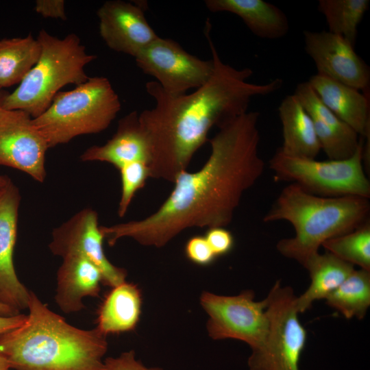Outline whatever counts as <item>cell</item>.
Masks as SVG:
<instances>
[{
    "instance_id": "1",
    "label": "cell",
    "mask_w": 370,
    "mask_h": 370,
    "mask_svg": "<svg viewBox=\"0 0 370 370\" xmlns=\"http://www.w3.org/2000/svg\"><path fill=\"white\" fill-rule=\"evenodd\" d=\"M259 112L247 111L219 127L208 139L210 153L203 166L180 173L169 195L151 214L100 226L108 245L130 238L159 248L188 229L230 224L243 195L264 171L259 153Z\"/></svg>"
},
{
    "instance_id": "2",
    "label": "cell",
    "mask_w": 370,
    "mask_h": 370,
    "mask_svg": "<svg viewBox=\"0 0 370 370\" xmlns=\"http://www.w3.org/2000/svg\"><path fill=\"white\" fill-rule=\"evenodd\" d=\"M206 21L204 34L214 64L210 79L190 93L173 95L154 80L145 84L155 106L138 114L151 148L149 177L173 182L186 171L196 152L208 140L210 130L247 112L252 98L269 95L280 89L283 80L251 83L250 68L236 69L224 63L210 36Z\"/></svg>"
},
{
    "instance_id": "3",
    "label": "cell",
    "mask_w": 370,
    "mask_h": 370,
    "mask_svg": "<svg viewBox=\"0 0 370 370\" xmlns=\"http://www.w3.org/2000/svg\"><path fill=\"white\" fill-rule=\"evenodd\" d=\"M29 314L0 334V354L14 370H106V335L68 323L30 291Z\"/></svg>"
},
{
    "instance_id": "4",
    "label": "cell",
    "mask_w": 370,
    "mask_h": 370,
    "mask_svg": "<svg viewBox=\"0 0 370 370\" xmlns=\"http://www.w3.org/2000/svg\"><path fill=\"white\" fill-rule=\"evenodd\" d=\"M369 199L321 197L290 184L282 190L262 220L286 221L293 225L294 236L280 240L276 248L283 256L304 267L325 241L356 230L369 220Z\"/></svg>"
},
{
    "instance_id": "5",
    "label": "cell",
    "mask_w": 370,
    "mask_h": 370,
    "mask_svg": "<svg viewBox=\"0 0 370 370\" xmlns=\"http://www.w3.org/2000/svg\"><path fill=\"white\" fill-rule=\"evenodd\" d=\"M37 39L41 47L38 62L12 92L1 96L2 108L23 110L33 119L49 107L62 87L86 82L85 66L97 58L73 33L59 38L42 29Z\"/></svg>"
},
{
    "instance_id": "6",
    "label": "cell",
    "mask_w": 370,
    "mask_h": 370,
    "mask_svg": "<svg viewBox=\"0 0 370 370\" xmlns=\"http://www.w3.org/2000/svg\"><path fill=\"white\" fill-rule=\"evenodd\" d=\"M121 108L119 95L105 77H89L69 91H60L49 107L33 119L49 147L107 129Z\"/></svg>"
},
{
    "instance_id": "7",
    "label": "cell",
    "mask_w": 370,
    "mask_h": 370,
    "mask_svg": "<svg viewBox=\"0 0 370 370\" xmlns=\"http://www.w3.org/2000/svg\"><path fill=\"white\" fill-rule=\"evenodd\" d=\"M269 164L275 180L295 184L312 195L370 197L362 140L354 154L346 159L319 161L289 156L278 149Z\"/></svg>"
},
{
    "instance_id": "8",
    "label": "cell",
    "mask_w": 370,
    "mask_h": 370,
    "mask_svg": "<svg viewBox=\"0 0 370 370\" xmlns=\"http://www.w3.org/2000/svg\"><path fill=\"white\" fill-rule=\"evenodd\" d=\"M296 295L277 281L266 299L269 330L262 344L251 350L249 370H299V362L307 341L299 321Z\"/></svg>"
},
{
    "instance_id": "9",
    "label": "cell",
    "mask_w": 370,
    "mask_h": 370,
    "mask_svg": "<svg viewBox=\"0 0 370 370\" xmlns=\"http://www.w3.org/2000/svg\"><path fill=\"white\" fill-rule=\"evenodd\" d=\"M200 304L209 317L206 328L213 340H239L248 344L251 350L264 341L269 330L266 297L256 301L251 290L234 296L204 291Z\"/></svg>"
},
{
    "instance_id": "10",
    "label": "cell",
    "mask_w": 370,
    "mask_h": 370,
    "mask_svg": "<svg viewBox=\"0 0 370 370\" xmlns=\"http://www.w3.org/2000/svg\"><path fill=\"white\" fill-rule=\"evenodd\" d=\"M137 66L153 77L167 93H187L204 85L211 77L214 64L186 50L176 41L158 36L135 58Z\"/></svg>"
},
{
    "instance_id": "11",
    "label": "cell",
    "mask_w": 370,
    "mask_h": 370,
    "mask_svg": "<svg viewBox=\"0 0 370 370\" xmlns=\"http://www.w3.org/2000/svg\"><path fill=\"white\" fill-rule=\"evenodd\" d=\"M103 241L97 212L88 208L55 228L49 246L54 255L62 258L80 256L88 259L100 270L103 284L112 288L126 282L127 271L109 261Z\"/></svg>"
},
{
    "instance_id": "12",
    "label": "cell",
    "mask_w": 370,
    "mask_h": 370,
    "mask_svg": "<svg viewBox=\"0 0 370 370\" xmlns=\"http://www.w3.org/2000/svg\"><path fill=\"white\" fill-rule=\"evenodd\" d=\"M49 148L29 114L0 108V165L20 170L42 182Z\"/></svg>"
},
{
    "instance_id": "13",
    "label": "cell",
    "mask_w": 370,
    "mask_h": 370,
    "mask_svg": "<svg viewBox=\"0 0 370 370\" xmlns=\"http://www.w3.org/2000/svg\"><path fill=\"white\" fill-rule=\"evenodd\" d=\"M304 38L306 53L314 62L317 74L369 92V66L347 40L325 30H305Z\"/></svg>"
},
{
    "instance_id": "14",
    "label": "cell",
    "mask_w": 370,
    "mask_h": 370,
    "mask_svg": "<svg viewBox=\"0 0 370 370\" xmlns=\"http://www.w3.org/2000/svg\"><path fill=\"white\" fill-rule=\"evenodd\" d=\"M145 3L107 1L97 10L99 34L112 50L135 58L158 36L145 15Z\"/></svg>"
},
{
    "instance_id": "15",
    "label": "cell",
    "mask_w": 370,
    "mask_h": 370,
    "mask_svg": "<svg viewBox=\"0 0 370 370\" xmlns=\"http://www.w3.org/2000/svg\"><path fill=\"white\" fill-rule=\"evenodd\" d=\"M21 197L10 180L0 191V303L16 312L28 308L30 291L18 280L13 254Z\"/></svg>"
},
{
    "instance_id": "16",
    "label": "cell",
    "mask_w": 370,
    "mask_h": 370,
    "mask_svg": "<svg viewBox=\"0 0 370 370\" xmlns=\"http://www.w3.org/2000/svg\"><path fill=\"white\" fill-rule=\"evenodd\" d=\"M294 95L310 116L321 149L329 160L353 156L360 144L359 135L322 102L309 82L298 84Z\"/></svg>"
},
{
    "instance_id": "17",
    "label": "cell",
    "mask_w": 370,
    "mask_h": 370,
    "mask_svg": "<svg viewBox=\"0 0 370 370\" xmlns=\"http://www.w3.org/2000/svg\"><path fill=\"white\" fill-rule=\"evenodd\" d=\"M137 111L121 118L114 136L102 145L88 147L81 155L82 161H99L111 164L117 169L134 162L149 164L151 148L143 130Z\"/></svg>"
},
{
    "instance_id": "18",
    "label": "cell",
    "mask_w": 370,
    "mask_h": 370,
    "mask_svg": "<svg viewBox=\"0 0 370 370\" xmlns=\"http://www.w3.org/2000/svg\"><path fill=\"white\" fill-rule=\"evenodd\" d=\"M322 102L359 136L370 134L369 95L316 73L308 81Z\"/></svg>"
},
{
    "instance_id": "19",
    "label": "cell",
    "mask_w": 370,
    "mask_h": 370,
    "mask_svg": "<svg viewBox=\"0 0 370 370\" xmlns=\"http://www.w3.org/2000/svg\"><path fill=\"white\" fill-rule=\"evenodd\" d=\"M55 301L66 314L85 308L83 299L98 297L103 284L100 270L90 260L80 256L63 258L56 278Z\"/></svg>"
},
{
    "instance_id": "20",
    "label": "cell",
    "mask_w": 370,
    "mask_h": 370,
    "mask_svg": "<svg viewBox=\"0 0 370 370\" xmlns=\"http://www.w3.org/2000/svg\"><path fill=\"white\" fill-rule=\"evenodd\" d=\"M210 12H227L240 17L257 37L279 39L286 35L289 23L285 13L263 0H206Z\"/></svg>"
},
{
    "instance_id": "21",
    "label": "cell",
    "mask_w": 370,
    "mask_h": 370,
    "mask_svg": "<svg viewBox=\"0 0 370 370\" xmlns=\"http://www.w3.org/2000/svg\"><path fill=\"white\" fill-rule=\"evenodd\" d=\"M282 126L284 154L301 158L316 159L321 150L313 121L296 95H287L278 107Z\"/></svg>"
},
{
    "instance_id": "22",
    "label": "cell",
    "mask_w": 370,
    "mask_h": 370,
    "mask_svg": "<svg viewBox=\"0 0 370 370\" xmlns=\"http://www.w3.org/2000/svg\"><path fill=\"white\" fill-rule=\"evenodd\" d=\"M142 307V295L138 286L125 282L112 288L98 310L97 328L104 335L134 330Z\"/></svg>"
},
{
    "instance_id": "23",
    "label": "cell",
    "mask_w": 370,
    "mask_h": 370,
    "mask_svg": "<svg viewBox=\"0 0 370 370\" xmlns=\"http://www.w3.org/2000/svg\"><path fill=\"white\" fill-rule=\"evenodd\" d=\"M304 267L309 272L310 284L306 291L296 297V308L302 313L312 304L325 299L355 270L354 266L326 251L318 253Z\"/></svg>"
},
{
    "instance_id": "24",
    "label": "cell",
    "mask_w": 370,
    "mask_h": 370,
    "mask_svg": "<svg viewBox=\"0 0 370 370\" xmlns=\"http://www.w3.org/2000/svg\"><path fill=\"white\" fill-rule=\"evenodd\" d=\"M41 47L32 34L0 40V88L20 84L38 62Z\"/></svg>"
},
{
    "instance_id": "25",
    "label": "cell",
    "mask_w": 370,
    "mask_h": 370,
    "mask_svg": "<svg viewBox=\"0 0 370 370\" xmlns=\"http://www.w3.org/2000/svg\"><path fill=\"white\" fill-rule=\"evenodd\" d=\"M325 299L346 319H362L370 306V271L355 269Z\"/></svg>"
},
{
    "instance_id": "26",
    "label": "cell",
    "mask_w": 370,
    "mask_h": 370,
    "mask_svg": "<svg viewBox=\"0 0 370 370\" xmlns=\"http://www.w3.org/2000/svg\"><path fill=\"white\" fill-rule=\"evenodd\" d=\"M369 0H319L328 32L343 36L355 47L358 27L369 10Z\"/></svg>"
},
{
    "instance_id": "27",
    "label": "cell",
    "mask_w": 370,
    "mask_h": 370,
    "mask_svg": "<svg viewBox=\"0 0 370 370\" xmlns=\"http://www.w3.org/2000/svg\"><path fill=\"white\" fill-rule=\"evenodd\" d=\"M339 259L370 271V222L356 230L328 239L321 245Z\"/></svg>"
},
{
    "instance_id": "28",
    "label": "cell",
    "mask_w": 370,
    "mask_h": 370,
    "mask_svg": "<svg viewBox=\"0 0 370 370\" xmlns=\"http://www.w3.org/2000/svg\"><path fill=\"white\" fill-rule=\"evenodd\" d=\"M119 171L121 180V193L117 212L120 217H123L136 193L145 186L149 175L148 164L143 162L129 163Z\"/></svg>"
},
{
    "instance_id": "29",
    "label": "cell",
    "mask_w": 370,
    "mask_h": 370,
    "mask_svg": "<svg viewBox=\"0 0 370 370\" xmlns=\"http://www.w3.org/2000/svg\"><path fill=\"white\" fill-rule=\"evenodd\" d=\"M184 251L189 260L201 266L210 264L217 258L204 236H195L189 238Z\"/></svg>"
},
{
    "instance_id": "30",
    "label": "cell",
    "mask_w": 370,
    "mask_h": 370,
    "mask_svg": "<svg viewBox=\"0 0 370 370\" xmlns=\"http://www.w3.org/2000/svg\"><path fill=\"white\" fill-rule=\"evenodd\" d=\"M204 236L217 257L228 254L233 248L234 237L223 227L208 229Z\"/></svg>"
},
{
    "instance_id": "31",
    "label": "cell",
    "mask_w": 370,
    "mask_h": 370,
    "mask_svg": "<svg viewBox=\"0 0 370 370\" xmlns=\"http://www.w3.org/2000/svg\"><path fill=\"white\" fill-rule=\"evenodd\" d=\"M106 370H162L157 367H147L138 360L133 350L122 353L116 358L105 359Z\"/></svg>"
},
{
    "instance_id": "32",
    "label": "cell",
    "mask_w": 370,
    "mask_h": 370,
    "mask_svg": "<svg viewBox=\"0 0 370 370\" xmlns=\"http://www.w3.org/2000/svg\"><path fill=\"white\" fill-rule=\"evenodd\" d=\"M34 10L44 18L66 19L64 0H36Z\"/></svg>"
},
{
    "instance_id": "33",
    "label": "cell",
    "mask_w": 370,
    "mask_h": 370,
    "mask_svg": "<svg viewBox=\"0 0 370 370\" xmlns=\"http://www.w3.org/2000/svg\"><path fill=\"white\" fill-rule=\"evenodd\" d=\"M26 317L27 314L21 313L12 317H0V334L21 325Z\"/></svg>"
},
{
    "instance_id": "34",
    "label": "cell",
    "mask_w": 370,
    "mask_h": 370,
    "mask_svg": "<svg viewBox=\"0 0 370 370\" xmlns=\"http://www.w3.org/2000/svg\"><path fill=\"white\" fill-rule=\"evenodd\" d=\"M20 314L10 307L0 303V317H12Z\"/></svg>"
},
{
    "instance_id": "35",
    "label": "cell",
    "mask_w": 370,
    "mask_h": 370,
    "mask_svg": "<svg viewBox=\"0 0 370 370\" xmlns=\"http://www.w3.org/2000/svg\"><path fill=\"white\" fill-rule=\"evenodd\" d=\"M9 363L6 359L0 354V370H10Z\"/></svg>"
},
{
    "instance_id": "36",
    "label": "cell",
    "mask_w": 370,
    "mask_h": 370,
    "mask_svg": "<svg viewBox=\"0 0 370 370\" xmlns=\"http://www.w3.org/2000/svg\"><path fill=\"white\" fill-rule=\"evenodd\" d=\"M10 180L8 177L0 175V191L7 186Z\"/></svg>"
},
{
    "instance_id": "37",
    "label": "cell",
    "mask_w": 370,
    "mask_h": 370,
    "mask_svg": "<svg viewBox=\"0 0 370 370\" xmlns=\"http://www.w3.org/2000/svg\"><path fill=\"white\" fill-rule=\"evenodd\" d=\"M0 89H1V88H0ZM1 108V96H0V108Z\"/></svg>"
}]
</instances>
